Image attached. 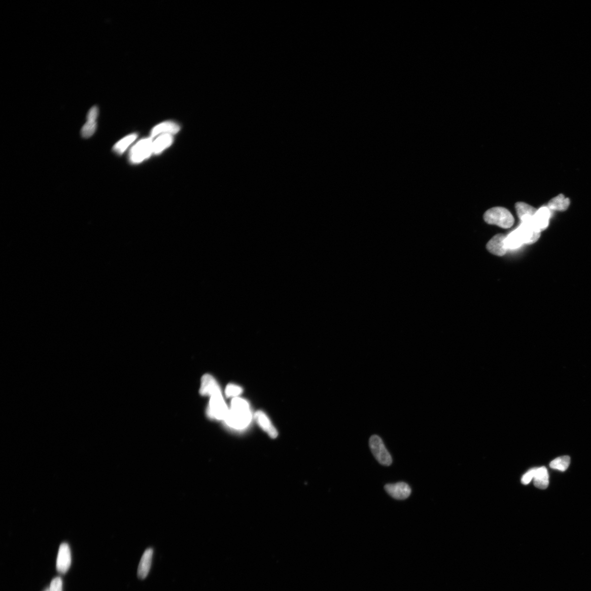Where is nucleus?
Wrapping results in <instances>:
<instances>
[{
  "instance_id": "21",
  "label": "nucleus",
  "mask_w": 591,
  "mask_h": 591,
  "mask_svg": "<svg viewBox=\"0 0 591 591\" xmlns=\"http://www.w3.org/2000/svg\"><path fill=\"white\" fill-rule=\"evenodd\" d=\"M570 463V458L569 456H560L551 461L550 464L551 468L558 470L561 471L567 470Z\"/></svg>"
},
{
  "instance_id": "9",
  "label": "nucleus",
  "mask_w": 591,
  "mask_h": 591,
  "mask_svg": "<svg viewBox=\"0 0 591 591\" xmlns=\"http://www.w3.org/2000/svg\"><path fill=\"white\" fill-rule=\"evenodd\" d=\"M506 236L499 234L491 238V240L487 245V248L491 254L499 256H504L507 252L508 249L505 243Z\"/></svg>"
},
{
  "instance_id": "14",
  "label": "nucleus",
  "mask_w": 591,
  "mask_h": 591,
  "mask_svg": "<svg viewBox=\"0 0 591 591\" xmlns=\"http://www.w3.org/2000/svg\"><path fill=\"white\" fill-rule=\"evenodd\" d=\"M551 211L548 207H542L536 211L534 217L535 226L540 231L548 228L551 216Z\"/></svg>"
},
{
  "instance_id": "2",
  "label": "nucleus",
  "mask_w": 591,
  "mask_h": 591,
  "mask_svg": "<svg viewBox=\"0 0 591 591\" xmlns=\"http://www.w3.org/2000/svg\"><path fill=\"white\" fill-rule=\"evenodd\" d=\"M485 221L490 225H494L503 228L513 226L515 220L511 213L503 207H494L487 211L484 215Z\"/></svg>"
},
{
  "instance_id": "7",
  "label": "nucleus",
  "mask_w": 591,
  "mask_h": 591,
  "mask_svg": "<svg viewBox=\"0 0 591 591\" xmlns=\"http://www.w3.org/2000/svg\"><path fill=\"white\" fill-rule=\"evenodd\" d=\"M384 489L392 498L396 500H405L408 498L411 494V488L408 484L404 482L394 484H387Z\"/></svg>"
},
{
  "instance_id": "6",
  "label": "nucleus",
  "mask_w": 591,
  "mask_h": 591,
  "mask_svg": "<svg viewBox=\"0 0 591 591\" xmlns=\"http://www.w3.org/2000/svg\"><path fill=\"white\" fill-rule=\"evenodd\" d=\"M524 244H532L539 240L541 231L533 223H521L516 228Z\"/></svg>"
},
{
  "instance_id": "5",
  "label": "nucleus",
  "mask_w": 591,
  "mask_h": 591,
  "mask_svg": "<svg viewBox=\"0 0 591 591\" xmlns=\"http://www.w3.org/2000/svg\"><path fill=\"white\" fill-rule=\"evenodd\" d=\"M228 411L229 409L223 398L221 391L210 396L209 405L207 410V414L210 418L224 420Z\"/></svg>"
},
{
  "instance_id": "13",
  "label": "nucleus",
  "mask_w": 591,
  "mask_h": 591,
  "mask_svg": "<svg viewBox=\"0 0 591 591\" xmlns=\"http://www.w3.org/2000/svg\"><path fill=\"white\" fill-rule=\"evenodd\" d=\"M200 391L202 395L211 396L221 390L213 377L210 375H206L202 377Z\"/></svg>"
},
{
  "instance_id": "11",
  "label": "nucleus",
  "mask_w": 591,
  "mask_h": 591,
  "mask_svg": "<svg viewBox=\"0 0 591 591\" xmlns=\"http://www.w3.org/2000/svg\"><path fill=\"white\" fill-rule=\"evenodd\" d=\"M516 209L521 223L534 224V217L537 211L535 208L525 203L519 202L516 203Z\"/></svg>"
},
{
  "instance_id": "10",
  "label": "nucleus",
  "mask_w": 591,
  "mask_h": 591,
  "mask_svg": "<svg viewBox=\"0 0 591 591\" xmlns=\"http://www.w3.org/2000/svg\"><path fill=\"white\" fill-rule=\"evenodd\" d=\"M153 550L148 548L144 552L139 563L138 569V577L141 580L147 578L151 568Z\"/></svg>"
},
{
  "instance_id": "25",
  "label": "nucleus",
  "mask_w": 591,
  "mask_h": 591,
  "mask_svg": "<svg viewBox=\"0 0 591 591\" xmlns=\"http://www.w3.org/2000/svg\"><path fill=\"white\" fill-rule=\"evenodd\" d=\"M99 115V108L97 106H94L89 110L87 116V121H97V118Z\"/></svg>"
},
{
  "instance_id": "27",
  "label": "nucleus",
  "mask_w": 591,
  "mask_h": 591,
  "mask_svg": "<svg viewBox=\"0 0 591 591\" xmlns=\"http://www.w3.org/2000/svg\"><path fill=\"white\" fill-rule=\"evenodd\" d=\"M45 591H49V590H48V589H47V590H46Z\"/></svg>"
},
{
  "instance_id": "12",
  "label": "nucleus",
  "mask_w": 591,
  "mask_h": 591,
  "mask_svg": "<svg viewBox=\"0 0 591 591\" xmlns=\"http://www.w3.org/2000/svg\"><path fill=\"white\" fill-rule=\"evenodd\" d=\"M180 127L177 124L173 122H163L154 127L150 134L152 139L165 134L174 135L179 132Z\"/></svg>"
},
{
  "instance_id": "23",
  "label": "nucleus",
  "mask_w": 591,
  "mask_h": 591,
  "mask_svg": "<svg viewBox=\"0 0 591 591\" xmlns=\"http://www.w3.org/2000/svg\"><path fill=\"white\" fill-rule=\"evenodd\" d=\"M242 392L241 386L232 384L228 385L225 390V394L228 397H236L242 394Z\"/></svg>"
},
{
  "instance_id": "16",
  "label": "nucleus",
  "mask_w": 591,
  "mask_h": 591,
  "mask_svg": "<svg viewBox=\"0 0 591 591\" xmlns=\"http://www.w3.org/2000/svg\"><path fill=\"white\" fill-rule=\"evenodd\" d=\"M534 485L538 488L545 489L548 487L549 476L547 469L545 466L535 468Z\"/></svg>"
},
{
  "instance_id": "24",
  "label": "nucleus",
  "mask_w": 591,
  "mask_h": 591,
  "mask_svg": "<svg viewBox=\"0 0 591 591\" xmlns=\"http://www.w3.org/2000/svg\"><path fill=\"white\" fill-rule=\"evenodd\" d=\"M48 590L49 591H63V581L61 578L56 577L53 579Z\"/></svg>"
},
{
  "instance_id": "8",
  "label": "nucleus",
  "mask_w": 591,
  "mask_h": 591,
  "mask_svg": "<svg viewBox=\"0 0 591 591\" xmlns=\"http://www.w3.org/2000/svg\"><path fill=\"white\" fill-rule=\"evenodd\" d=\"M71 563V554L70 549L67 543H63L59 548L57 559V569L59 573H66Z\"/></svg>"
},
{
  "instance_id": "19",
  "label": "nucleus",
  "mask_w": 591,
  "mask_h": 591,
  "mask_svg": "<svg viewBox=\"0 0 591 591\" xmlns=\"http://www.w3.org/2000/svg\"><path fill=\"white\" fill-rule=\"evenodd\" d=\"M505 243L508 250L517 249L524 244L517 229L511 232L510 234L506 236Z\"/></svg>"
},
{
  "instance_id": "3",
  "label": "nucleus",
  "mask_w": 591,
  "mask_h": 591,
  "mask_svg": "<svg viewBox=\"0 0 591 591\" xmlns=\"http://www.w3.org/2000/svg\"><path fill=\"white\" fill-rule=\"evenodd\" d=\"M369 446L372 453L380 464L386 466L391 465L393 459L380 436L372 435L369 440Z\"/></svg>"
},
{
  "instance_id": "17",
  "label": "nucleus",
  "mask_w": 591,
  "mask_h": 591,
  "mask_svg": "<svg viewBox=\"0 0 591 591\" xmlns=\"http://www.w3.org/2000/svg\"><path fill=\"white\" fill-rule=\"evenodd\" d=\"M173 142V137L170 134H165L158 136L155 141L153 140V154H160L166 148L172 145Z\"/></svg>"
},
{
  "instance_id": "18",
  "label": "nucleus",
  "mask_w": 591,
  "mask_h": 591,
  "mask_svg": "<svg viewBox=\"0 0 591 591\" xmlns=\"http://www.w3.org/2000/svg\"><path fill=\"white\" fill-rule=\"evenodd\" d=\"M570 205V200L560 194L552 199L548 203V207L552 211H564L567 210Z\"/></svg>"
},
{
  "instance_id": "4",
  "label": "nucleus",
  "mask_w": 591,
  "mask_h": 591,
  "mask_svg": "<svg viewBox=\"0 0 591 591\" xmlns=\"http://www.w3.org/2000/svg\"><path fill=\"white\" fill-rule=\"evenodd\" d=\"M153 140L151 138L142 139L137 142L130 152V160L134 164L140 163L153 154Z\"/></svg>"
},
{
  "instance_id": "26",
  "label": "nucleus",
  "mask_w": 591,
  "mask_h": 591,
  "mask_svg": "<svg viewBox=\"0 0 591 591\" xmlns=\"http://www.w3.org/2000/svg\"><path fill=\"white\" fill-rule=\"evenodd\" d=\"M534 473L535 468L529 470L523 476L522 480H521L522 483L525 485L529 484L534 478Z\"/></svg>"
},
{
  "instance_id": "15",
  "label": "nucleus",
  "mask_w": 591,
  "mask_h": 591,
  "mask_svg": "<svg viewBox=\"0 0 591 591\" xmlns=\"http://www.w3.org/2000/svg\"><path fill=\"white\" fill-rule=\"evenodd\" d=\"M255 417L257 423L263 430L265 431L272 438H277L278 432L264 412L257 411L255 414Z\"/></svg>"
},
{
  "instance_id": "22",
  "label": "nucleus",
  "mask_w": 591,
  "mask_h": 591,
  "mask_svg": "<svg viewBox=\"0 0 591 591\" xmlns=\"http://www.w3.org/2000/svg\"><path fill=\"white\" fill-rule=\"evenodd\" d=\"M97 127V121H87L81 129L82 137L84 138L91 137L95 133Z\"/></svg>"
},
{
  "instance_id": "1",
  "label": "nucleus",
  "mask_w": 591,
  "mask_h": 591,
  "mask_svg": "<svg viewBox=\"0 0 591 591\" xmlns=\"http://www.w3.org/2000/svg\"><path fill=\"white\" fill-rule=\"evenodd\" d=\"M252 415L248 402L243 399L235 397L231 402V408L224 421L230 428L236 430H244L250 423Z\"/></svg>"
},
{
  "instance_id": "20",
  "label": "nucleus",
  "mask_w": 591,
  "mask_h": 591,
  "mask_svg": "<svg viewBox=\"0 0 591 591\" xmlns=\"http://www.w3.org/2000/svg\"><path fill=\"white\" fill-rule=\"evenodd\" d=\"M137 137V134H132L123 138L114 145L113 150L118 155H122L126 151L128 147L136 140Z\"/></svg>"
}]
</instances>
